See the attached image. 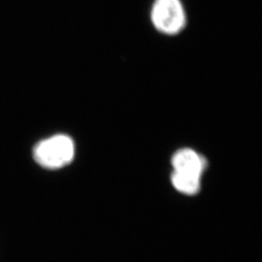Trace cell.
Here are the masks:
<instances>
[{"label": "cell", "mask_w": 262, "mask_h": 262, "mask_svg": "<svg viewBox=\"0 0 262 262\" xmlns=\"http://www.w3.org/2000/svg\"><path fill=\"white\" fill-rule=\"evenodd\" d=\"M171 163L173 167L171 182L175 189L187 195L197 193L206 169V159L195 150L184 148L173 155Z\"/></svg>", "instance_id": "1"}, {"label": "cell", "mask_w": 262, "mask_h": 262, "mask_svg": "<svg viewBox=\"0 0 262 262\" xmlns=\"http://www.w3.org/2000/svg\"><path fill=\"white\" fill-rule=\"evenodd\" d=\"M75 156V144L64 134H57L39 142L33 157L38 164L48 169H59L68 165Z\"/></svg>", "instance_id": "2"}, {"label": "cell", "mask_w": 262, "mask_h": 262, "mask_svg": "<svg viewBox=\"0 0 262 262\" xmlns=\"http://www.w3.org/2000/svg\"><path fill=\"white\" fill-rule=\"evenodd\" d=\"M150 18L154 27L166 35L178 34L187 21L181 0H155Z\"/></svg>", "instance_id": "3"}]
</instances>
